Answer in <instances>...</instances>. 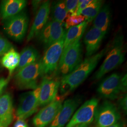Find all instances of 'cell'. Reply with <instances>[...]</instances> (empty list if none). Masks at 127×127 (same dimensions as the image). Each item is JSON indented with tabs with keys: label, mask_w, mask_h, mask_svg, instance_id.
<instances>
[{
	"label": "cell",
	"mask_w": 127,
	"mask_h": 127,
	"mask_svg": "<svg viewBox=\"0 0 127 127\" xmlns=\"http://www.w3.org/2000/svg\"><path fill=\"white\" fill-rule=\"evenodd\" d=\"M65 20L64 25L66 29H68L70 27L76 26L82 23L85 21V18L82 15H77L76 14H68Z\"/></svg>",
	"instance_id": "obj_25"
},
{
	"label": "cell",
	"mask_w": 127,
	"mask_h": 127,
	"mask_svg": "<svg viewBox=\"0 0 127 127\" xmlns=\"http://www.w3.org/2000/svg\"><path fill=\"white\" fill-rule=\"evenodd\" d=\"M51 4L50 1H46L41 4L38 9L33 22L27 37V41H29L37 36L41 29L48 22L50 13Z\"/></svg>",
	"instance_id": "obj_14"
},
{
	"label": "cell",
	"mask_w": 127,
	"mask_h": 127,
	"mask_svg": "<svg viewBox=\"0 0 127 127\" xmlns=\"http://www.w3.org/2000/svg\"><path fill=\"white\" fill-rule=\"evenodd\" d=\"M52 20L64 24V20L68 16L64 1L54 2L51 8Z\"/></svg>",
	"instance_id": "obj_23"
},
{
	"label": "cell",
	"mask_w": 127,
	"mask_h": 127,
	"mask_svg": "<svg viewBox=\"0 0 127 127\" xmlns=\"http://www.w3.org/2000/svg\"><path fill=\"white\" fill-rule=\"evenodd\" d=\"M12 47L9 41L0 35V57L4 55Z\"/></svg>",
	"instance_id": "obj_26"
},
{
	"label": "cell",
	"mask_w": 127,
	"mask_h": 127,
	"mask_svg": "<svg viewBox=\"0 0 127 127\" xmlns=\"http://www.w3.org/2000/svg\"><path fill=\"white\" fill-rule=\"evenodd\" d=\"M82 100L79 97H75L65 100L61 108L49 127H64L67 124Z\"/></svg>",
	"instance_id": "obj_13"
},
{
	"label": "cell",
	"mask_w": 127,
	"mask_h": 127,
	"mask_svg": "<svg viewBox=\"0 0 127 127\" xmlns=\"http://www.w3.org/2000/svg\"><path fill=\"white\" fill-rule=\"evenodd\" d=\"M40 93V86L39 85L36 89L21 95L16 113L18 120H25L38 110Z\"/></svg>",
	"instance_id": "obj_7"
},
{
	"label": "cell",
	"mask_w": 127,
	"mask_h": 127,
	"mask_svg": "<svg viewBox=\"0 0 127 127\" xmlns=\"http://www.w3.org/2000/svg\"><path fill=\"white\" fill-rule=\"evenodd\" d=\"M98 105V100L96 98L87 101L76 110L64 127H75L83 124H91L94 120Z\"/></svg>",
	"instance_id": "obj_8"
},
{
	"label": "cell",
	"mask_w": 127,
	"mask_h": 127,
	"mask_svg": "<svg viewBox=\"0 0 127 127\" xmlns=\"http://www.w3.org/2000/svg\"><path fill=\"white\" fill-rule=\"evenodd\" d=\"M109 43L100 52L88 57L70 74L64 76L60 82V88L63 94L74 91L79 86L94 70L100 60L107 53L110 47Z\"/></svg>",
	"instance_id": "obj_1"
},
{
	"label": "cell",
	"mask_w": 127,
	"mask_h": 127,
	"mask_svg": "<svg viewBox=\"0 0 127 127\" xmlns=\"http://www.w3.org/2000/svg\"><path fill=\"white\" fill-rule=\"evenodd\" d=\"M108 127H123V124L122 122H119L118 123Z\"/></svg>",
	"instance_id": "obj_35"
},
{
	"label": "cell",
	"mask_w": 127,
	"mask_h": 127,
	"mask_svg": "<svg viewBox=\"0 0 127 127\" xmlns=\"http://www.w3.org/2000/svg\"><path fill=\"white\" fill-rule=\"evenodd\" d=\"M92 1V0H78V4L77 6L76 10V15H80L82 12V11L85 9L90 4Z\"/></svg>",
	"instance_id": "obj_28"
},
{
	"label": "cell",
	"mask_w": 127,
	"mask_h": 127,
	"mask_svg": "<svg viewBox=\"0 0 127 127\" xmlns=\"http://www.w3.org/2000/svg\"><path fill=\"white\" fill-rule=\"evenodd\" d=\"M123 40V35H118L111 43L106 58L100 68L95 73L94 76L95 79H100L105 74L117 68L125 60Z\"/></svg>",
	"instance_id": "obj_2"
},
{
	"label": "cell",
	"mask_w": 127,
	"mask_h": 127,
	"mask_svg": "<svg viewBox=\"0 0 127 127\" xmlns=\"http://www.w3.org/2000/svg\"><path fill=\"white\" fill-rule=\"evenodd\" d=\"M11 122H0V127H8Z\"/></svg>",
	"instance_id": "obj_34"
},
{
	"label": "cell",
	"mask_w": 127,
	"mask_h": 127,
	"mask_svg": "<svg viewBox=\"0 0 127 127\" xmlns=\"http://www.w3.org/2000/svg\"><path fill=\"white\" fill-rule=\"evenodd\" d=\"M64 2L68 14H76L78 4V0H67L64 1Z\"/></svg>",
	"instance_id": "obj_27"
},
{
	"label": "cell",
	"mask_w": 127,
	"mask_h": 127,
	"mask_svg": "<svg viewBox=\"0 0 127 127\" xmlns=\"http://www.w3.org/2000/svg\"><path fill=\"white\" fill-rule=\"evenodd\" d=\"M127 74L121 78V85L122 89L123 92H125L127 91Z\"/></svg>",
	"instance_id": "obj_31"
},
{
	"label": "cell",
	"mask_w": 127,
	"mask_h": 127,
	"mask_svg": "<svg viewBox=\"0 0 127 127\" xmlns=\"http://www.w3.org/2000/svg\"><path fill=\"white\" fill-rule=\"evenodd\" d=\"M80 40L75 41L63 50L58 67V70L63 77L72 73L82 62Z\"/></svg>",
	"instance_id": "obj_3"
},
{
	"label": "cell",
	"mask_w": 127,
	"mask_h": 127,
	"mask_svg": "<svg viewBox=\"0 0 127 127\" xmlns=\"http://www.w3.org/2000/svg\"><path fill=\"white\" fill-rule=\"evenodd\" d=\"M88 23L87 21L85 20L79 25L68 29L65 34L63 50L75 41L81 40L84 32L86 29Z\"/></svg>",
	"instance_id": "obj_21"
},
{
	"label": "cell",
	"mask_w": 127,
	"mask_h": 127,
	"mask_svg": "<svg viewBox=\"0 0 127 127\" xmlns=\"http://www.w3.org/2000/svg\"><path fill=\"white\" fill-rule=\"evenodd\" d=\"M41 76L40 60L19 70L15 75L16 85L20 90H34L38 85V80Z\"/></svg>",
	"instance_id": "obj_5"
},
{
	"label": "cell",
	"mask_w": 127,
	"mask_h": 127,
	"mask_svg": "<svg viewBox=\"0 0 127 127\" xmlns=\"http://www.w3.org/2000/svg\"><path fill=\"white\" fill-rule=\"evenodd\" d=\"M13 127H28V126L25 120H18L14 124Z\"/></svg>",
	"instance_id": "obj_32"
},
{
	"label": "cell",
	"mask_w": 127,
	"mask_h": 127,
	"mask_svg": "<svg viewBox=\"0 0 127 127\" xmlns=\"http://www.w3.org/2000/svg\"><path fill=\"white\" fill-rule=\"evenodd\" d=\"M20 54L13 47L11 48L7 52L2 56L1 63L2 65L8 70L9 75L11 77L14 71L18 66Z\"/></svg>",
	"instance_id": "obj_22"
},
{
	"label": "cell",
	"mask_w": 127,
	"mask_h": 127,
	"mask_svg": "<svg viewBox=\"0 0 127 127\" xmlns=\"http://www.w3.org/2000/svg\"><path fill=\"white\" fill-rule=\"evenodd\" d=\"M64 26L63 24L52 20L48 21L37 37L47 49L65 35Z\"/></svg>",
	"instance_id": "obj_11"
},
{
	"label": "cell",
	"mask_w": 127,
	"mask_h": 127,
	"mask_svg": "<svg viewBox=\"0 0 127 127\" xmlns=\"http://www.w3.org/2000/svg\"><path fill=\"white\" fill-rule=\"evenodd\" d=\"M111 22V12L108 4L102 6L100 10L93 20L94 27L99 30L105 35L109 31Z\"/></svg>",
	"instance_id": "obj_18"
},
{
	"label": "cell",
	"mask_w": 127,
	"mask_h": 127,
	"mask_svg": "<svg viewBox=\"0 0 127 127\" xmlns=\"http://www.w3.org/2000/svg\"><path fill=\"white\" fill-rule=\"evenodd\" d=\"M41 0H34V1H32V6L33 7H34V9L36 10L38 8V9H39L40 6L41 4L40 5L41 3Z\"/></svg>",
	"instance_id": "obj_33"
},
{
	"label": "cell",
	"mask_w": 127,
	"mask_h": 127,
	"mask_svg": "<svg viewBox=\"0 0 127 127\" xmlns=\"http://www.w3.org/2000/svg\"><path fill=\"white\" fill-rule=\"evenodd\" d=\"M103 2L100 0H92L91 3L85 9H83L81 15L84 16L85 20L88 23L93 21L98 13Z\"/></svg>",
	"instance_id": "obj_24"
},
{
	"label": "cell",
	"mask_w": 127,
	"mask_h": 127,
	"mask_svg": "<svg viewBox=\"0 0 127 127\" xmlns=\"http://www.w3.org/2000/svg\"><path fill=\"white\" fill-rule=\"evenodd\" d=\"M10 79V78L9 77L7 78H0V96L1 95L5 88L8 85Z\"/></svg>",
	"instance_id": "obj_30"
},
{
	"label": "cell",
	"mask_w": 127,
	"mask_h": 127,
	"mask_svg": "<svg viewBox=\"0 0 127 127\" xmlns=\"http://www.w3.org/2000/svg\"><path fill=\"white\" fill-rule=\"evenodd\" d=\"M104 36L105 35L102 32L94 27L87 32L84 38L87 57L95 54L98 50Z\"/></svg>",
	"instance_id": "obj_16"
},
{
	"label": "cell",
	"mask_w": 127,
	"mask_h": 127,
	"mask_svg": "<svg viewBox=\"0 0 127 127\" xmlns=\"http://www.w3.org/2000/svg\"><path fill=\"white\" fill-rule=\"evenodd\" d=\"M60 85V82L44 78L41 82L39 106H46L55 99Z\"/></svg>",
	"instance_id": "obj_15"
},
{
	"label": "cell",
	"mask_w": 127,
	"mask_h": 127,
	"mask_svg": "<svg viewBox=\"0 0 127 127\" xmlns=\"http://www.w3.org/2000/svg\"><path fill=\"white\" fill-rule=\"evenodd\" d=\"M19 54V62L17 68V72L39 60L38 51L32 46L25 47Z\"/></svg>",
	"instance_id": "obj_20"
},
{
	"label": "cell",
	"mask_w": 127,
	"mask_h": 127,
	"mask_svg": "<svg viewBox=\"0 0 127 127\" xmlns=\"http://www.w3.org/2000/svg\"><path fill=\"white\" fill-rule=\"evenodd\" d=\"M13 109L12 99L9 93H6L0 96V122H12Z\"/></svg>",
	"instance_id": "obj_19"
},
{
	"label": "cell",
	"mask_w": 127,
	"mask_h": 127,
	"mask_svg": "<svg viewBox=\"0 0 127 127\" xmlns=\"http://www.w3.org/2000/svg\"><path fill=\"white\" fill-rule=\"evenodd\" d=\"M121 115L114 104L109 100L104 101L97 106L94 120L96 127H108L120 122Z\"/></svg>",
	"instance_id": "obj_9"
},
{
	"label": "cell",
	"mask_w": 127,
	"mask_h": 127,
	"mask_svg": "<svg viewBox=\"0 0 127 127\" xmlns=\"http://www.w3.org/2000/svg\"><path fill=\"white\" fill-rule=\"evenodd\" d=\"M91 124H83L75 127H89L90 126Z\"/></svg>",
	"instance_id": "obj_36"
},
{
	"label": "cell",
	"mask_w": 127,
	"mask_h": 127,
	"mask_svg": "<svg viewBox=\"0 0 127 127\" xmlns=\"http://www.w3.org/2000/svg\"><path fill=\"white\" fill-rule=\"evenodd\" d=\"M63 104V99L57 97L54 101L44 107L34 116L32 123L34 127H46L54 120Z\"/></svg>",
	"instance_id": "obj_10"
},
{
	"label": "cell",
	"mask_w": 127,
	"mask_h": 127,
	"mask_svg": "<svg viewBox=\"0 0 127 127\" xmlns=\"http://www.w3.org/2000/svg\"><path fill=\"white\" fill-rule=\"evenodd\" d=\"M127 96L126 94H124L120 97L118 101V104L120 108L123 110L124 113L127 114Z\"/></svg>",
	"instance_id": "obj_29"
},
{
	"label": "cell",
	"mask_w": 127,
	"mask_h": 127,
	"mask_svg": "<svg viewBox=\"0 0 127 127\" xmlns=\"http://www.w3.org/2000/svg\"><path fill=\"white\" fill-rule=\"evenodd\" d=\"M29 18L27 13L21 11L4 21L3 29L5 32L14 41H21L26 36Z\"/></svg>",
	"instance_id": "obj_6"
},
{
	"label": "cell",
	"mask_w": 127,
	"mask_h": 127,
	"mask_svg": "<svg viewBox=\"0 0 127 127\" xmlns=\"http://www.w3.org/2000/svg\"><path fill=\"white\" fill-rule=\"evenodd\" d=\"M64 38L65 35L47 49L42 59L40 60L41 76L46 77L53 74L58 69L59 60L63 50Z\"/></svg>",
	"instance_id": "obj_4"
},
{
	"label": "cell",
	"mask_w": 127,
	"mask_h": 127,
	"mask_svg": "<svg viewBox=\"0 0 127 127\" xmlns=\"http://www.w3.org/2000/svg\"><path fill=\"white\" fill-rule=\"evenodd\" d=\"M26 0H4L0 4V18L2 21L18 14L26 7Z\"/></svg>",
	"instance_id": "obj_17"
},
{
	"label": "cell",
	"mask_w": 127,
	"mask_h": 127,
	"mask_svg": "<svg viewBox=\"0 0 127 127\" xmlns=\"http://www.w3.org/2000/svg\"><path fill=\"white\" fill-rule=\"evenodd\" d=\"M121 76L114 73L105 78L97 89V92L103 98L109 100L117 98L123 92L121 85Z\"/></svg>",
	"instance_id": "obj_12"
}]
</instances>
